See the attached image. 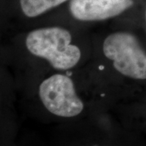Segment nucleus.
Returning <instances> with one entry per match:
<instances>
[{
  "label": "nucleus",
  "instance_id": "nucleus-1",
  "mask_svg": "<svg viewBox=\"0 0 146 146\" xmlns=\"http://www.w3.org/2000/svg\"><path fill=\"white\" fill-rule=\"evenodd\" d=\"M94 29L64 18L0 35V53L15 78L84 68L93 53Z\"/></svg>",
  "mask_w": 146,
  "mask_h": 146
},
{
  "label": "nucleus",
  "instance_id": "nucleus-2",
  "mask_svg": "<svg viewBox=\"0 0 146 146\" xmlns=\"http://www.w3.org/2000/svg\"><path fill=\"white\" fill-rule=\"evenodd\" d=\"M126 22L94 28L93 53L81 68L93 94L109 112L133 97L134 84L146 81V48Z\"/></svg>",
  "mask_w": 146,
  "mask_h": 146
},
{
  "label": "nucleus",
  "instance_id": "nucleus-3",
  "mask_svg": "<svg viewBox=\"0 0 146 146\" xmlns=\"http://www.w3.org/2000/svg\"><path fill=\"white\" fill-rule=\"evenodd\" d=\"M15 80L18 97L44 123L56 125L109 113L94 96L80 69L44 71Z\"/></svg>",
  "mask_w": 146,
  "mask_h": 146
},
{
  "label": "nucleus",
  "instance_id": "nucleus-4",
  "mask_svg": "<svg viewBox=\"0 0 146 146\" xmlns=\"http://www.w3.org/2000/svg\"><path fill=\"white\" fill-rule=\"evenodd\" d=\"M130 131L110 113L52 125L50 146H131Z\"/></svg>",
  "mask_w": 146,
  "mask_h": 146
},
{
  "label": "nucleus",
  "instance_id": "nucleus-5",
  "mask_svg": "<svg viewBox=\"0 0 146 146\" xmlns=\"http://www.w3.org/2000/svg\"><path fill=\"white\" fill-rule=\"evenodd\" d=\"M135 5L134 0H70L64 18L89 28L125 22L123 18Z\"/></svg>",
  "mask_w": 146,
  "mask_h": 146
},
{
  "label": "nucleus",
  "instance_id": "nucleus-6",
  "mask_svg": "<svg viewBox=\"0 0 146 146\" xmlns=\"http://www.w3.org/2000/svg\"><path fill=\"white\" fill-rule=\"evenodd\" d=\"M18 93L15 76L0 53V135L13 127V115Z\"/></svg>",
  "mask_w": 146,
  "mask_h": 146
},
{
  "label": "nucleus",
  "instance_id": "nucleus-7",
  "mask_svg": "<svg viewBox=\"0 0 146 146\" xmlns=\"http://www.w3.org/2000/svg\"><path fill=\"white\" fill-rule=\"evenodd\" d=\"M145 31H146V6H145Z\"/></svg>",
  "mask_w": 146,
  "mask_h": 146
}]
</instances>
